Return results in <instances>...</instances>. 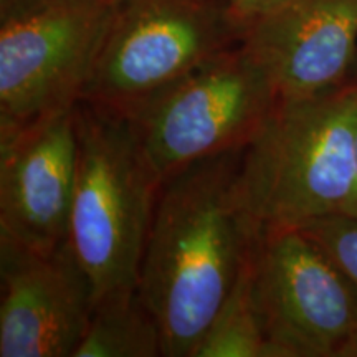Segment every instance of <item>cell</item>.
<instances>
[{
	"label": "cell",
	"mask_w": 357,
	"mask_h": 357,
	"mask_svg": "<svg viewBox=\"0 0 357 357\" xmlns=\"http://www.w3.org/2000/svg\"><path fill=\"white\" fill-rule=\"evenodd\" d=\"M75 116L78 159L66 243L96 303L111 289L137 287L160 182L126 118L84 100Z\"/></svg>",
	"instance_id": "3957f363"
},
{
	"label": "cell",
	"mask_w": 357,
	"mask_h": 357,
	"mask_svg": "<svg viewBox=\"0 0 357 357\" xmlns=\"http://www.w3.org/2000/svg\"><path fill=\"white\" fill-rule=\"evenodd\" d=\"M75 357H164L160 326L137 287L98 298Z\"/></svg>",
	"instance_id": "8fae6325"
},
{
	"label": "cell",
	"mask_w": 357,
	"mask_h": 357,
	"mask_svg": "<svg viewBox=\"0 0 357 357\" xmlns=\"http://www.w3.org/2000/svg\"><path fill=\"white\" fill-rule=\"evenodd\" d=\"M93 307L68 243L45 253L0 236V357H75Z\"/></svg>",
	"instance_id": "ba28073f"
},
{
	"label": "cell",
	"mask_w": 357,
	"mask_h": 357,
	"mask_svg": "<svg viewBox=\"0 0 357 357\" xmlns=\"http://www.w3.org/2000/svg\"><path fill=\"white\" fill-rule=\"evenodd\" d=\"M351 82L357 83V58H356V63H354V68H352V73H351Z\"/></svg>",
	"instance_id": "2e32d148"
},
{
	"label": "cell",
	"mask_w": 357,
	"mask_h": 357,
	"mask_svg": "<svg viewBox=\"0 0 357 357\" xmlns=\"http://www.w3.org/2000/svg\"><path fill=\"white\" fill-rule=\"evenodd\" d=\"M346 213H349V215H356V217H357V185H356L354 197H352L351 204H349V208H347Z\"/></svg>",
	"instance_id": "9a60e30c"
},
{
	"label": "cell",
	"mask_w": 357,
	"mask_h": 357,
	"mask_svg": "<svg viewBox=\"0 0 357 357\" xmlns=\"http://www.w3.org/2000/svg\"><path fill=\"white\" fill-rule=\"evenodd\" d=\"M283 0H225L227 7L231 15L245 26L250 20L257 19L258 15L265 13L278 6Z\"/></svg>",
	"instance_id": "5bb4252c"
},
{
	"label": "cell",
	"mask_w": 357,
	"mask_h": 357,
	"mask_svg": "<svg viewBox=\"0 0 357 357\" xmlns=\"http://www.w3.org/2000/svg\"><path fill=\"white\" fill-rule=\"evenodd\" d=\"M242 45L278 100L324 95L351 82L357 0H283L245 24Z\"/></svg>",
	"instance_id": "30bf717a"
},
{
	"label": "cell",
	"mask_w": 357,
	"mask_h": 357,
	"mask_svg": "<svg viewBox=\"0 0 357 357\" xmlns=\"http://www.w3.org/2000/svg\"><path fill=\"white\" fill-rule=\"evenodd\" d=\"M357 284V217L349 213L324 217L300 227Z\"/></svg>",
	"instance_id": "4fadbf2b"
},
{
	"label": "cell",
	"mask_w": 357,
	"mask_h": 357,
	"mask_svg": "<svg viewBox=\"0 0 357 357\" xmlns=\"http://www.w3.org/2000/svg\"><path fill=\"white\" fill-rule=\"evenodd\" d=\"M243 149L160 184L137 289L160 326L164 357L195 356L263 231L240 182Z\"/></svg>",
	"instance_id": "6da1fadb"
},
{
	"label": "cell",
	"mask_w": 357,
	"mask_h": 357,
	"mask_svg": "<svg viewBox=\"0 0 357 357\" xmlns=\"http://www.w3.org/2000/svg\"><path fill=\"white\" fill-rule=\"evenodd\" d=\"M119 0H0V136L83 98Z\"/></svg>",
	"instance_id": "277c9868"
},
{
	"label": "cell",
	"mask_w": 357,
	"mask_h": 357,
	"mask_svg": "<svg viewBox=\"0 0 357 357\" xmlns=\"http://www.w3.org/2000/svg\"><path fill=\"white\" fill-rule=\"evenodd\" d=\"M242 35L225 0H119L82 100L131 118Z\"/></svg>",
	"instance_id": "5b68a950"
},
{
	"label": "cell",
	"mask_w": 357,
	"mask_h": 357,
	"mask_svg": "<svg viewBox=\"0 0 357 357\" xmlns=\"http://www.w3.org/2000/svg\"><path fill=\"white\" fill-rule=\"evenodd\" d=\"M75 108L0 136L3 238L45 253L68 240L78 159Z\"/></svg>",
	"instance_id": "9c48e42d"
},
{
	"label": "cell",
	"mask_w": 357,
	"mask_h": 357,
	"mask_svg": "<svg viewBox=\"0 0 357 357\" xmlns=\"http://www.w3.org/2000/svg\"><path fill=\"white\" fill-rule=\"evenodd\" d=\"M278 101L242 42L204 61L128 121L162 184L202 159L243 149Z\"/></svg>",
	"instance_id": "8992f818"
},
{
	"label": "cell",
	"mask_w": 357,
	"mask_h": 357,
	"mask_svg": "<svg viewBox=\"0 0 357 357\" xmlns=\"http://www.w3.org/2000/svg\"><path fill=\"white\" fill-rule=\"evenodd\" d=\"M255 247L213 316L194 357H276L253 294Z\"/></svg>",
	"instance_id": "7c38bea8"
},
{
	"label": "cell",
	"mask_w": 357,
	"mask_h": 357,
	"mask_svg": "<svg viewBox=\"0 0 357 357\" xmlns=\"http://www.w3.org/2000/svg\"><path fill=\"white\" fill-rule=\"evenodd\" d=\"M240 182L263 229L346 213L357 185V83L276 101L245 146Z\"/></svg>",
	"instance_id": "7a4b0ae2"
},
{
	"label": "cell",
	"mask_w": 357,
	"mask_h": 357,
	"mask_svg": "<svg viewBox=\"0 0 357 357\" xmlns=\"http://www.w3.org/2000/svg\"><path fill=\"white\" fill-rule=\"evenodd\" d=\"M253 294L276 357H357V284L301 229H263Z\"/></svg>",
	"instance_id": "52a82bcc"
}]
</instances>
